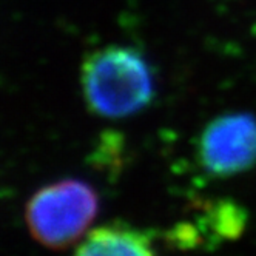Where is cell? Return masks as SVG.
Here are the masks:
<instances>
[{"label": "cell", "mask_w": 256, "mask_h": 256, "mask_svg": "<svg viewBox=\"0 0 256 256\" xmlns=\"http://www.w3.org/2000/svg\"><path fill=\"white\" fill-rule=\"evenodd\" d=\"M78 254H153L154 234L126 222H110L91 228L76 246Z\"/></svg>", "instance_id": "4"}, {"label": "cell", "mask_w": 256, "mask_h": 256, "mask_svg": "<svg viewBox=\"0 0 256 256\" xmlns=\"http://www.w3.org/2000/svg\"><path fill=\"white\" fill-rule=\"evenodd\" d=\"M198 158L208 174L230 178L256 166V116L227 113L206 125L198 144Z\"/></svg>", "instance_id": "3"}, {"label": "cell", "mask_w": 256, "mask_h": 256, "mask_svg": "<svg viewBox=\"0 0 256 256\" xmlns=\"http://www.w3.org/2000/svg\"><path fill=\"white\" fill-rule=\"evenodd\" d=\"M99 210L94 188L79 179H65L38 190L26 204V226L39 244L65 250L79 244Z\"/></svg>", "instance_id": "2"}, {"label": "cell", "mask_w": 256, "mask_h": 256, "mask_svg": "<svg viewBox=\"0 0 256 256\" xmlns=\"http://www.w3.org/2000/svg\"><path fill=\"white\" fill-rule=\"evenodd\" d=\"M80 82L90 112L106 119L133 116L154 98L152 68L130 46L110 45L88 54Z\"/></svg>", "instance_id": "1"}]
</instances>
